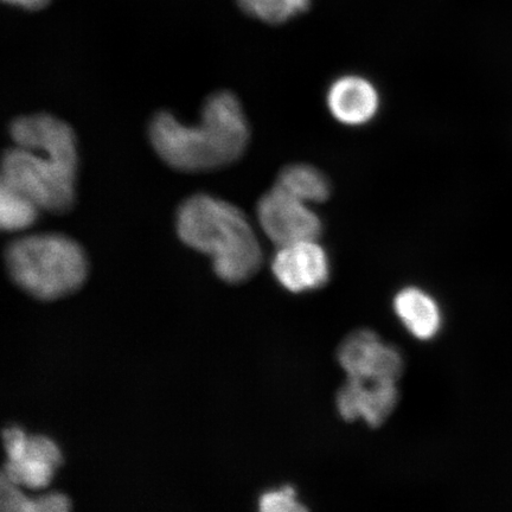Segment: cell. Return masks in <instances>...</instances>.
Returning <instances> with one entry per match:
<instances>
[{
    "label": "cell",
    "mask_w": 512,
    "mask_h": 512,
    "mask_svg": "<svg viewBox=\"0 0 512 512\" xmlns=\"http://www.w3.org/2000/svg\"><path fill=\"white\" fill-rule=\"evenodd\" d=\"M6 463L2 477L21 488H47L62 464V453L55 441L42 435L29 437L21 428H6L3 433Z\"/></svg>",
    "instance_id": "5"
},
{
    "label": "cell",
    "mask_w": 512,
    "mask_h": 512,
    "mask_svg": "<svg viewBox=\"0 0 512 512\" xmlns=\"http://www.w3.org/2000/svg\"><path fill=\"white\" fill-rule=\"evenodd\" d=\"M149 134L153 149L172 169L204 172L239 160L247 150L251 130L239 99L222 91L204 102L197 124L185 125L174 114L160 112L153 117Z\"/></svg>",
    "instance_id": "2"
},
{
    "label": "cell",
    "mask_w": 512,
    "mask_h": 512,
    "mask_svg": "<svg viewBox=\"0 0 512 512\" xmlns=\"http://www.w3.org/2000/svg\"><path fill=\"white\" fill-rule=\"evenodd\" d=\"M72 508V502L63 494H49L38 498L25 496L21 486L2 477L0 485V510L6 512H66Z\"/></svg>",
    "instance_id": "13"
},
{
    "label": "cell",
    "mask_w": 512,
    "mask_h": 512,
    "mask_svg": "<svg viewBox=\"0 0 512 512\" xmlns=\"http://www.w3.org/2000/svg\"><path fill=\"white\" fill-rule=\"evenodd\" d=\"M279 284L292 293L317 290L328 283L330 261L317 240L279 247L272 261Z\"/></svg>",
    "instance_id": "8"
},
{
    "label": "cell",
    "mask_w": 512,
    "mask_h": 512,
    "mask_svg": "<svg viewBox=\"0 0 512 512\" xmlns=\"http://www.w3.org/2000/svg\"><path fill=\"white\" fill-rule=\"evenodd\" d=\"M256 213L261 229L278 247L318 240L322 234V221L311 204L298 200L278 185L261 197Z\"/></svg>",
    "instance_id": "6"
},
{
    "label": "cell",
    "mask_w": 512,
    "mask_h": 512,
    "mask_svg": "<svg viewBox=\"0 0 512 512\" xmlns=\"http://www.w3.org/2000/svg\"><path fill=\"white\" fill-rule=\"evenodd\" d=\"M394 310L405 328L421 341L437 336L443 324L438 303L418 287H406L396 294Z\"/></svg>",
    "instance_id": "11"
},
{
    "label": "cell",
    "mask_w": 512,
    "mask_h": 512,
    "mask_svg": "<svg viewBox=\"0 0 512 512\" xmlns=\"http://www.w3.org/2000/svg\"><path fill=\"white\" fill-rule=\"evenodd\" d=\"M6 267L12 280L41 300L78 291L88 274L87 256L74 239L60 233L23 236L9 243Z\"/></svg>",
    "instance_id": "4"
},
{
    "label": "cell",
    "mask_w": 512,
    "mask_h": 512,
    "mask_svg": "<svg viewBox=\"0 0 512 512\" xmlns=\"http://www.w3.org/2000/svg\"><path fill=\"white\" fill-rule=\"evenodd\" d=\"M240 9L258 21L278 25L310 9L312 0H236Z\"/></svg>",
    "instance_id": "15"
},
{
    "label": "cell",
    "mask_w": 512,
    "mask_h": 512,
    "mask_svg": "<svg viewBox=\"0 0 512 512\" xmlns=\"http://www.w3.org/2000/svg\"><path fill=\"white\" fill-rule=\"evenodd\" d=\"M176 229L185 245L210 256L217 277L226 283H243L260 270L258 236L232 203L208 194L191 196L177 210Z\"/></svg>",
    "instance_id": "3"
},
{
    "label": "cell",
    "mask_w": 512,
    "mask_h": 512,
    "mask_svg": "<svg viewBox=\"0 0 512 512\" xmlns=\"http://www.w3.org/2000/svg\"><path fill=\"white\" fill-rule=\"evenodd\" d=\"M41 211L28 197L0 185V226L5 232L16 233L30 228Z\"/></svg>",
    "instance_id": "14"
},
{
    "label": "cell",
    "mask_w": 512,
    "mask_h": 512,
    "mask_svg": "<svg viewBox=\"0 0 512 512\" xmlns=\"http://www.w3.org/2000/svg\"><path fill=\"white\" fill-rule=\"evenodd\" d=\"M15 146L2 163V187L28 197L42 211L64 214L73 208L78 178V143L66 121L34 114L12 121Z\"/></svg>",
    "instance_id": "1"
},
{
    "label": "cell",
    "mask_w": 512,
    "mask_h": 512,
    "mask_svg": "<svg viewBox=\"0 0 512 512\" xmlns=\"http://www.w3.org/2000/svg\"><path fill=\"white\" fill-rule=\"evenodd\" d=\"M393 381L348 379L339 390L336 406L344 420H364L371 427H380L399 402V389Z\"/></svg>",
    "instance_id": "9"
},
{
    "label": "cell",
    "mask_w": 512,
    "mask_h": 512,
    "mask_svg": "<svg viewBox=\"0 0 512 512\" xmlns=\"http://www.w3.org/2000/svg\"><path fill=\"white\" fill-rule=\"evenodd\" d=\"M326 101L334 118L349 126L369 123L380 108V95L373 83L357 75L342 76L332 83Z\"/></svg>",
    "instance_id": "10"
},
{
    "label": "cell",
    "mask_w": 512,
    "mask_h": 512,
    "mask_svg": "<svg viewBox=\"0 0 512 512\" xmlns=\"http://www.w3.org/2000/svg\"><path fill=\"white\" fill-rule=\"evenodd\" d=\"M262 512H300L306 508L299 502L297 491L292 486L265 492L259 499Z\"/></svg>",
    "instance_id": "16"
},
{
    "label": "cell",
    "mask_w": 512,
    "mask_h": 512,
    "mask_svg": "<svg viewBox=\"0 0 512 512\" xmlns=\"http://www.w3.org/2000/svg\"><path fill=\"white\" fill-rule=\"evenodd\" d=\"M275 185L307 204L323 203L331 192L329 179L323 172L306 164L287 166Z\"/></svg>",
    "instance_id": "12"
},
{
    "label": "cell",
    "mask_w": 512,
    "mask_h": 512,
    "mask_svg": "<svg viewBox=\"0 0 512 512\" xmlns=\"http://www.w3.org/2000/svg\"><path fill=\"white\" fill-rule=\"evenodd\" d=\"M3 2L24 10L37 11L46 8L50 0H3Z\"/></svg>",
    "instance_id": "17"
},
{
    "label": "cell",
    "mask_w": 512,
    "mask_h": 512,
    "mask_svg": "<svg viewBox=\"0 0 512 512\" xmlns=\"http://www.w3.org/2000/svg\"><path fill=\"white\" fill-rule=\"evenodd\" d=\"M337 357L348 379L354 380L398 382L405 368L401 352L370 330L345 338Z\"/></svg>",
    "instance_id": "7"
}]
</instances>
